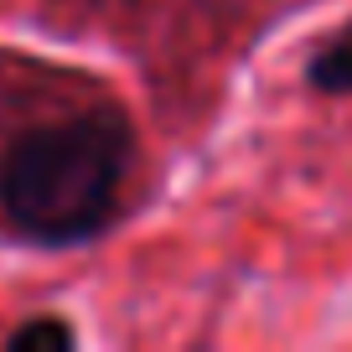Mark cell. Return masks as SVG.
Segmentation results:
<instances>
[{
	"label": "cell",
	"mask_w": 352,
	"mask_h": 352,
	"mask_svg": "<svg viewBox=\"0 0 352 352\" xmlns=\"http://www.w3.org/2000/svg\"><path fill=\"white\" fill-rule=\"evenodd\" d=\"M130 151V124L109 109L16 135L0 155V208L11 228L47 249H67L104 233L120 208Z\"/></svg>",
	"instance_id": "6da1fadb"
},
{
	"label": "cell",
	"mask_w": 352,
	"mask_h": 352,
	"mask_svg": "<svg viewBox=\"0 0 352 352\" xmlns=\"http://www.w3.org/2000/svg\"><path fill=\"white\" fill-rule=\"evenodd\" d=\"M78 342V327L63 316H32L21 321V327H11V337H6V347L11 352H36V347H73Z\"/></svg>",
	"instance_id": "3957f363"
},
{
	"label": "cell",
	"mask_w": 352,
	"mask_h": 352,
	"mask_svg": "<svg viewBox=\"0 0 352 352\" xmlns=\"http://www.w3.org/2000/svg\"><path fill=\"white\" fill-rule=\"evenodd\" d=\"M306 78H311V88H321V94H331V99H352V36L321 47V52L311 57Z\"/></svg>",
	"instance_id": "7a4b0ae2"
}]
</instances>
